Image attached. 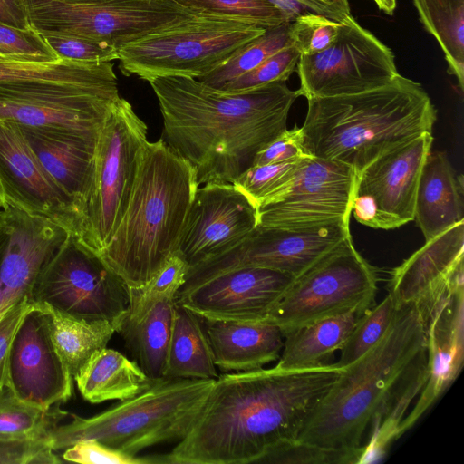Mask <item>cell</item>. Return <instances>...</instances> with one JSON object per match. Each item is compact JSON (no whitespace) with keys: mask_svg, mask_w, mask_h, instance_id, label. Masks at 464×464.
Masks as SVG:
<instances>
[{"mask_svg":"<svg viewBox=\"0 0 464 464\" xmlns=\"http://www.w3.org/2000/svg\"><path fill=\"white\" fill-rule=\"evenodd\" d=\"M427 381L425 328L415 305L397 309L389 329L342 372L308 413L296 440L383 459Z\"/></svg>","mask_w":464,"mask_h":464,"instance_id":"6da1fadb","label":"cell"},{"mask_svg":"<svg viewBox=\"0 0 464 464\" xmlns=\"http://www.w3.org/2000/svg\"><path fill=\"white\" fill-rule=\"evenodd\" d=\"M343 369L274 366L227 373L214 382L187 435L155 463H260L280 443L295 440L308 413Z\"/></svg>","mask_w":464,"mask_h":464,"instance_id":"7a4b0ae2","label":"cell"},{"mask_svg":"<svg viewBox=\"0 0 464 464\" xmlns=\"http://www.w3.org/2000/svg\"><path fill=\"white\" fill-rule=\"evenodd\" d=\"M163 119L161 139L194 169L198 186L233 183L286 128L300 96L285 82L226 93L190 77L149 82Z\"/></svg>","mask_w":464,"mask_h":464,"instance_id":"3957f363","label":"cell"},{"mask_svg":"<svg viewBox=\"0 0 464 464\" xmlns=\"http://www.w3.org/2000/svg\"><path fill=\"white\" fill-rule=\"evenodd\" d=\"M307 101L300 127L305 153L343 163L357 175L385 152L432 133L437 120L422 86L401 74L365 92Z\"/></svg>","mask_w":464,"mask_h":464,"instance_id":"277c9868","label":"cell"},{"mask_svg":"<svg viewBox=\"0 0 464 464\" xmlns=\"http://www.w3.org/2000/svg\"><path fill=\"white\" fill-rule=\"evenodd\" d=\"M198 188L187 160L161 138L148 140L124 216L99 254L128 288L148 283L177 251Z\"/></svg>","mask_w":464,"mask_h":464,"instance_id":"5b68a950","label":"cell"},{"mask_svg":"<svg viewBox=\"0 0 464 464\" xmlns=\"http://www.w3.org/2000/svg\"><path fill=\"white\" fill-rule=\"evenodd\" d=\"M215 380L165 377L92 417L72 413L71 422L58 424L51 431L52 447L56 451L94 439L136 456L155 445L178 442L204 408Z\"/></svg>","mask_w":464,"mask_h":464,"instance_id":"8992f818","label":"cell"},{"mask_svg":"<svg viewBox=\"0 0 464 464\" xmlns=\"http://www.w3.org/2000/svg\"><path fill=\"white\" fill-rule=\"evenodd\" d=\"M266 30L238 19L198 14L119 48L120 68L125 76L147 82L169 76L199 79Z\"/></svg>","mask_w":464,"mask_h":464,"instance_id":"52a82bcc","label":"cell"},{"mask_svg":"<svg viewBox=\"0 0 464 464\" xmlns=\"http://www.w3.org/2000/svg\"><path fill=\"white\" fill-rule=\"evenodd\" d=\"M148 127L121 97L100 130L92 179L78 237L100 254L117 229L130 202L148 142Z\"/></svg>","mask_w":464,"mask_h":464,"instance_id":"ba28073f","label":"cell"},{"mask_svg":"<svg viewBox=\"0 0 464 464\" xmlns=\"http://www.w3.org/2000/svg\"><path fill=\"white\" fill-rule=\"evenodd\" d=\"M40 34L85 37L117 49L198 14L172 0H24Z\"/></svg>","mask_w":464,"mask_h":464,"instance_id":"9c48e42d","label":"cell"},{"mask_svg":"<svg viewBox=\"0 0 464 464\" xmlns=\"http://www.w3.org/2000/svg\"><path fill=\"white\" fill-rule=\"evenodd\" d=\"M378 277L351 237L295 278L266 320L284 337L307 324L366 310L375 303Z\"/></svg>","mask_w":464,"mask_h":464,"instance_id":"30bf717a","label":"cell"},{"mask_svg":"<svg viewBox=\"0 0 464 464\" xmlns=\"http://www.w3.org/2000/svg\"><path fill=\"white\" fill-rule=\"evenodd\" d=\"M32 300L77 319L110 322L116 331L129 307L123 280L71 232L40 270Z\"/></svg>","mask_w":464,"mask_h":464,"instance_id":"8fae6325","label":"cell"},{"mask_svg":"<svg viewBox=\"0 0 464 464\" xmlns=\"http://www.w3.org/2000/svg\"><path fill=\"white\" fill-rule=\"evenodd\" d=\"M336 41L324 51L300 55V96L307 100L357 94L381 88L400 73L392 51L350 14Z\"/></svg>","mask_w":464,"mask_h":464,"instance_id":"7c38bea8","label":"cell"},{"mask_svg":"<svg viewBox=\"0 0 464 464\" xmlns=\"http://www.w3.org/2000/svg\"><path fill=\"white\" fill-rule=\"evenodd\" d=\"M349 225L343 222L292 227L258 225L231 250L189 268L179 292L244 266L269 268L295 279L351 237Z\"/></svg>","mask_w":464,"mask_h":464,"instance_id":"4fadbf2b","label":"cell"},{"mask_svg":"<svg viewBox=\"0 0 464 464\" xmlns=\"http://www.w3.org/2000/svg\"><path fill=\"white\" fill-rule=\"evenodd\" d=\"M423 133L377 158L356 178L352 212L365 226L392 229L414 219L418 182L431 150Z\"/></svg>","mask_w":464,"mask_h":464,"instance_id":"5bb4252c","label":"cell"},{"mask_svg":"<svg viewBox=\"0 0 464 464\" xmlns=\"http://www.w3.org/2000/svg\"><path fill=\"white\" fill-rule=\"evenodd\" d=\"M356 178V172L343 163L308 155L289 185L258 208V225L350 224Z\"/></svg>","mask_w":464,"mask_h":464,"instance_id":"9a60e30c","label":"cell"},{"mask_svg":"<svg viewBox=\"0 0 464 464\" xmlns=\"http://www.w3.org/2000/svg\"><path fill=\"white\" fill-rule=\"evenodd\" d=\"M258 226V208L233 183L198 186L177 252L190 268L227 253Z\"/></svg>","mask_w":464,"mask_h":464,"instance_id":"2e32d148","label":"cell"},{"mask_svg":"<svg viewBox=\"0 0 464 464\" xmlns=\"http://www.w3.org/2000/svg\"><path fill=\"white\" fill-rule=\"evenodd\" d=\"M119 88L32 91L0 87V120L97 140Z\"/></svg>","mask_w":464,"mask_h":464,"instance_id":"e0dca14e","label":"cell"},{"mask_svg":"<svg viewBox=\"0 0 464 464\" xmlns=\"http://www.w3.org/2000/svg\"><path fill=\"white\" fill-rule=\"evenodd\" d=\"M7 376L19 399L43 410L64 403L73 394V377L53 342L49 314L36 304L13 337Z\"/></svg>","mask_w":464,"mask_h":464,"instance_id":"ac0fdd59","label":"cell"},{"mask_svg":"<svg viewBox=\"0 0 464 464\" xmlns=\"http://www.w3.org/2000/svg\"><path fill=\"white\" fill-rule=\"evenodd\" d=\"M295 278L269 268L244 266L179 292L175 302L204 320H266Z\"/></svg>","mask_w":464,"mask_h":464,"instance_id":"d6986e66","label":"cell"},{"mask_svg":"<svg viewBox=\"0 0 464 464\" xmlns=\"http://www.w3.org/2000/svg\"><path fill=\"white\" fill-rule=\"evenodd\" d=\"M68 233L5 203L0 216V324L15 305L32 299L40 270Z\"/></svg>","mask_w":464,"mask_h":464,"instance_id":"ffe728a7","label":"cell"},{"mask_svg":"<svg viewBox=\"0 0 464 464\" xmlns=\"http://www.w3.org/2000/svg\"><path fill=\"white\" fill-rule=\"evenodd\" d=\"M0 195L19 209L79 235L81 218L72 200L45 172L19 127L0 120Z\"/></svg>","mask_w":464,"mask_h":464,"instance_id":"44dd1931","label":"cell"},{"mask_svg":"<svg viewBox=\"0 0 464 464\" xmlns=\"http://www.w3.org/2000/svg\"><path fill=\"white\" fill-rule=\"evenodd\" d=\"M425 328L427 381L398 438L411 430L459 377L464 362V277L428 310L420 312Z\"/></svg>","mask_w":464,"mask_h":464,"instance_id":"7402d4cb","label":"cell"},{"mask_svg":"<svg viewBox=\"0 0 464 464\" xmlns=\"http://www.w3.org/2000/svg\"><path fill=\"white\" fill-rule=\"evenodd\" d=\"M464 220L444 230L393 269L388 294L397 309L415 305L422 312L464 277Z\"/></svg>","mask_w":464,"mask_h":464,"instance_id":"603a6c76","label":"cell"},{"mask_svg":"<svg viewBox=\"0 0 464 464\" xmlns=\"http://www.w3.org/2000/svg\"><path fill=\"white\" fill-rule=\"evenodd\" d=\"M18 127L45 172L72 200L82 220L92 179L97 140Z\"/></svg>","mask_w":464,"mask_h":464,"instance_id":"cb8c5ba5","label":"cell"},{"mask_svg":"<svg viewBox=\"0 0 464 464\" xmlns=\"http://www.w3.org/2000/svg\"><path fill=\"white\" fill-rule=\"evenodd\" d=\"M201 320L215 365L223 372L258 370L280 356L284 335L272 322Z\"/></svg>","mask_w":464,"mask_h":464,"instance_id":"d4e9b609","label":"cell"},{"mask_svg":"<svg viewBox=\"0 0 464 464\" xmlns=\"http://www.w3.org/2000/svg\"><path fill=\"white\" fill-rule=\"evenodd\" d=\"M463 185L447 155L430 150L420 175L414 208L425 241L464 220Z\"/></svg>","mask_w":464,"mask_h":464,"instance_id":"484cf974","label":"cell"},{"mask_svg":"<svg viewBox=\"0 0 464 464\" xmlns=\"http://www.w3.org/2000/svg\"><path fill=\"white\" fill-rule=\"evenodd\" d=\"M118 85L111 62L83 63L61 59L34 63L0 58V87L52 91Z\"/></svg>","mask_w":464,"mask_h":464,"instance_id":"4316f807","label":"cell"},{"mask_svg":"<svg viewBox=\"0 0 464 464\" xmlns=\"http://www.w3.org/2000/svg\"><path fill=\"white\" fill-rule=\"evenodd\" d=\"M82 398L91 403L130 399L155 381L135 361L113 349L95 352L74 377Z\"/></svg>","mask_w":464,"mask_h":464,"instance_id":"83f0119b","label":"cell"},{"mask_svg":"<svg viewBox=\"0 0 464 464\" xmlns=\"http://www.w3.org/2000/svg\"><path fill=\"white\" fill-rule=\"evenodd\" d=\"M364 311L354 310L323 319L286 334L276 366L304 369L328 364L331 356L342 348Z\"/></svg>","mask_w":464,"mask_h":464,"instance_id":"f1b7e54d","label":"cell"},{"mask_svg":"<svg viewBox=\"0 0 464 464\" xmlns=\"http://www.w3.org/2000/svg\"><path fill=\"white\" fill-rule=\"evenodd\" d=\"M174 302H160L140 319L124 317L117 329L140 369L152 380L166 377Z\"/></svg>","mask_w":464,"mask_h":464,"instance_id":"f546056e","label":"cell"},{"mask_svg":"<svg viewBox=\"0 0 464 464\" xmlns=\"http://www.w3.org/2000/svg\"><path fill=\"white\" fill-rule=\"evenodd\" d=\"M201 318L175 302L166 377L217 379L212 352Z\"/></svg>","mask_w":464,"mask_h":464,"instance_id":"4dcf8cb0","label":"cell"},{"mask_svg":"<svg viewBox=\"0 0 464 464\" xmlns=\"http://www.w3.org/2000/svg\"><path fill=\"white\" fill-rule=\"evenodd\" d=\"M39 307L49 314L53 342L73 379L95 352L106 347L116 332L115 325L107 321H86L47 306Z\"/></svg>","mask_w":464,"mask_h":464,"instance_id":"1f68e13d","label":"cell"},{"mask_svg":"<svg viewBox=\"0 0 464 464\" xmlns=\"http://www.w3.org/2000/svg\"><path fill=\"white\" fill-rule=\"evenodd\" d=\"M425 30L438 42L448 72L464 90V0H412Z\"/></svg>","mask_w":464,"mask_h":464,"instance_id":"d6a6232c","label":"cell"},{"mask_svg":"<svg viewBox=\"0 0 464 464\" xmlns=\"http://www.w3.org/2000/svg\"><path fill=\"white\" fill-rule=\"evenodd\" d=\"M289 28L290 23L267 28L263 34L239 48L222 64L198 80L219 90L278 51L292 45Z\"/></svg>","mask_w":464,"mask_h":464,"instance_id":"836d02e7","label":"cell"},{"mask_svg":"<svg viewBox=\"0 0 464 464\" xmlns=\"http://www.w3.org/2000/svg\"><path fill=\"white\" fill-rule=\"evenodd\" d=\"M67 415L59 405L43 410L19 399L8 386L0 389L1 434L50 439L51 431Z\"/></svg>","mask_w":464,"mask_h":464,"instance_id":"e575fe53","label":"cell"},{"mask_svg":"<svg viewBox=\"0 0 464 464\" xmlns=\"http://www.w3.org/2000/svg\"><path fill=\"white\" fill-rule=\"evenodd\" d=\"M189 268L177 251L172 254L148 283L138 288H128L129 307L125 318L136 321L157 304L174 302L186 282Z\"/></svg>","mask_w":464,"mask_h":464,"instance_id":"d590c367","label":"cell"},{"mask_svg":"<svg viewBox=\"0 0 464 464\" xmlns=\"http://www.w3.org/2000/svg\"><path fill=\"white\" fill-rule=\"evenodd\" d=\"M396 312L389 294L381 303L365 310L340 349L341 355L335 364L343 369L372 348L389 329Z\"/></svg>","mask_w":464,"mask_h":464,"instance_id":"8d00e7d4","label":"cell"},{"mask_svg":"<svg viewBox=\"0 0 464 464\" xmlns=\"http://www.w3.org/2000/svg\"><path fill=\"white\" fill-rule=\"evenodd\" d=\"M172 1L196 14L238 19L266 29L289 23L269 0Z\"/></svg>","mask_w":464,"mask_h":464,"instance_id":"74e56055","label":"cell"},{"mask_svg":"<svg viewBox=\"0 0 464 464\" xmlns=\"http://www.w3.org/2000/svg\"><path fill=\"white\" fill-rule=\"evenodd\" d=\"M305 157L277 163L252 165L233 184L258 208L289 185Z\"/></svg>","mask_w":464,"mask_h":464,"instance_id":"f35d334b","label":"cell"},{"mask_svg":"<svg viewBox=\"0 0 464 464\" xmlns=\"http://www.w3.org/2000/svg\"><path fill=\"white\" fill-rule=\"evenodd\" d=\"M362 452L363 447L357 450L332 449L295 439L280 443L260 463L359 464Z\"/></svg>","mask_w":464,"mask_h":464,"instance_id":"ab89813d","label":"cell"},{"mask_svg":"<svg viewBox=\"0 0 464 464\" xmlns=\"http://www.w3.org/2000/svg\"><path fill=\"white\" fill-rule=\"evenodd\" d=\"M300 53L287 46L271 55L259 65L221 87L226 93L245 92L276 82H286L296 70Z\"/></svg>","mask_w":464,"mask_h":464,"instance_id":"60d3db41","label":"cell"},{"mask_svg":"<svg viewBox=\"0 0 464 464\" xmlns=\"http://www.w3.org/2000/svg\"><path fill=\"white\" fill-rule=\"evenodd\" d=\"M0 58L34 63H53L61 59L44 38L33 30L0 23Z\"/></svg>","mask_w":464,"mask_h":464,"instance_id":"b9f144b4","label":"cell"},{"mask_svg":"<svg viewBox=\"0 0 464 464\" xmlns=\"http://www.w3.org/2000/svg\"><path fill=\"white\" fill-rule=\"evenodd\" d=\"M341 25V22L323 14H300L290 23L291 44L300 55L320 53L336 41Z\"/></svg>","mask_w":464,"mask_h":464,"instance_id":"7bdbcfd3","label":"cell"},{"mask_svg":"<svg viewBox=\"0 0 464 464\" xmlns=\"http://www.w3.org/2000/svg\"><path fill=\"white\" fill-rule=\"evenodd\" d=\"M51 440L0 433V464H58Z\"/></svg>","mask_w":464,"mask_h":464,"instance_id":"ee69618b","label":"cell"},{"mask_svg":"<svg viewBox=\"0 0 464 464\" xmlns=\"http://www.w3.org/2000/svg\"><path fill=\"white\" fill-rule=\"evenodd\" d=\"M60 59L83 63L118 60V49L107 43L85 37L63 34L42 35Z\"/></svg>","mask_w":464,"mask_h":464,"instance_id":"f6af8a7d","label":"cell"},{"mask_svg":"<svg viewBox=\"0 0 464 464\" xmlns=\"http://www.w3.org/2000/svg\"><path fill=\"white\" fill-rule=\"evenodd\" d=\"M65 461L82 464H152V456L139 457L113 449L97 440H78L63 453Z\"/></svg>","mask_w":464,"mask_h":464,"instance_id":"bcb514c9","label":"cell"},{"mask_svg":"<svg viewBox=\"0 0 464 464\" xmlns=\"http://www.w3.org/2000/svg\"><path fill=\"white\" fill-rule=\"evenodd\" d=\"M289 23L298 15L314 13L342 22L350 13L348 0H269Z\"/></svg>","mask_w":464,"mask_h":464,"instance_id":"7dc6e473","label":"cell"},{"mask_svg":"<svg viewBox=\"0 0 464 464\" xmlns=\"http://www.w3.org/2000/svg\"><path fill=\"white\" fill-rule=\"evenodd\" d=\"M307 156L303 146L301 129H285L266 144L255 156L252 165L293 160Z\"/></svg>","mask_w":464,"mask_h":464,"instance_id":"c3c4849f","label":"cell"},{"mask_svg":"<svg viewBox=\"0 0 464 464\" xmlns=\"http://www.w3.org/2000/svg\"><path fill=\"white\" fill-rule=\"evenodd\" d=\"M0 23L20 29L31 28L24 0H0Z\"/></svg>","mask_w":464,"mask_h":464,"instance_id":"681fc988","label":"cell"},{"mask_svg":"<svg viewBox=\"0 0 464 464\" xmlns=\"http://www.w3.org/2000/svg\"><path fill=\"white\" fill-rule=\"evenodd\" d=\"M380 10L392 15L396 7V0H373Z\"/></svg>","mask_w":464,"mask_h":464,"instance_id":"f907efd6","label":"cell"},{"mask_svg":"<svg viewBox=\"0 0 464 464\" xmlns=\"http://www.w3.org/2000/svg\"><path fill=\"white\" fill-rule=\"evenodd\" d=\"M5 203L6 202L3 199V198L0 195V216L2 214V211H3V208H4L5 205Z\"/></svg>","mask_w":464,"mask_h":464,"instance_id":"816d5d0a","label":"cell"}]
</instances>
